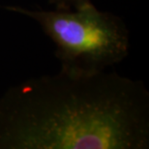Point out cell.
<instances>
[{
    "label": "cell",
    "mask_w": 149,
    "mask_h": 149,
    "mask_svg": "<svg viewBox=\"0 0 149 149\" xmlns=\"http://www.w3.org/2000/svg\"><path fill=\"white\" fill-rule=\"evenodd\" d=\"M52 5H54L57 10H79L92 4L91 0H49Z\"/></svg>",
    "instance_id": "3957f363"
},
{
    "label": "cell",
    "mask_w": 149,
    "mask_h": 149,
    "mask_svg": "<svg viewBox=\"0 0 149 149\" xmlns=\"http://www.w3.org/2000/svg\"><path fill=\"white\" fill-rule=\"evenodd\" d=\"M149 92L116 72L60 70L0 97V149H147Z\"/></svg>",
    "instance_id": "6da1fadb"
},
{
    "label": "cell",
    "mask_w": 149,
    "mask_h": 149,
    "mask_svg": "<svg viewBox=\"0 0 149 149\" xmlns=\"http://www.w3.org/2000/svg\"><path fill=\"white\" fill-rule=\"evenodd\" d=\"M5 10L31 17L56 46L61 69L98 73L121 62L129 53V30L120 17L102 12L93 3L79 10H29L5 6Z\"/></svg>",
    "instance_id": "7a4b0ae2"
}]
</instances>
